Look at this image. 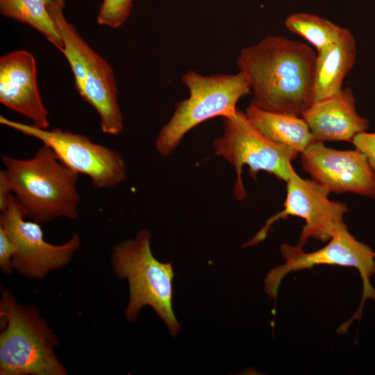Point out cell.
Masks as SVG:
<instances>
[{"label": "cell", "instance_id": "cell-1", "mask_svg": "<svg viewBox=\"0 0 375 375\" xmlns=\"http://www.w3.org/2000/svg\"><path fill=\"white\" fill-rule=\"evenodd\" d=\"M317 53L304 42L267 35L237 58L249 81L251 103L270 112L303 115L314 103Z\"/></svg>", "mask_w": 375, "mask_h": 375}, {"label": "cell", "instance_id": "cell-2", "mask_svg": "<svg viewBox=\"0 0 375 375\" xmlns=\"http://www.w3.org/2000/svg\"><path fill=\"white\" fill-rule=\"evenodd\" d=\"M1 161L26 216L38 223L77 218L78 174L62 164L50 147L43 144L28 159L2 154Z\"/></svg>", "mask_w": 375, "mask_h": 375}, {"label": "cell", "instance_id": "cell-3", "mask_svg": "<svg viewBox=\"0 0 375 375\" xmlns=\"http://www.w3.org/2000/svg\"><path fill=\"white\" fill-rule=\"evenodd\" d=\"M0 374L66 375L54 349L58 338L31 305L19 303L9 289L0 301Z\"/></svg>", "mask_w": 375, "mask_h": 375}, {"label": "cell", "instance_id": "cell-4", "mask_svg": "<svg viewBox=\"0 0 375 375\" xmlns=\"http://www.w3.org/2000/svg\"><path fill=\"white\" fill-rule=\"evenodd\" d=\"M151 237L149 231L142 230L134 238L115 245L111 255L112 269L119 278L128 283L126 320L135 322L142 308L149 306L176 337L181 326L172 308V262H161L153 256Z\"/></svg>", "mask_w": 375, "mask_h": 375}, {"label": "cell", "instance_id": "cell-5", "mask_svg": "<svg viewBox=\"0 0 375 375\" xmlns=\"http://www.w3.org/2000/svg\"><path fill=\"white\" fill-rule=\"evenodd\" d=\"M181 81L189 97L176 103L172 117L156 140V148L163 157L172 155L184 135L196 126L215 117L235 114L238 101L251 92L249 79L241 71L203 75L189 70L182 75Z\"/></svg>", "mask_w": 375, "mask_h": 375}, {"label": "cell", "instance_id": "cell-6", "mask_svg": "<svg viewBox=\"0 0 375 375\" xmlns=\"http://www.w3.org/2000/svg\"><path fill=\"white\" fill-rule=\"evenodd\" d=\"M65 0H48V9L60 34L65 56L79 95L97 111L103 133L116 135L124 128L118 89L110 65L95 52L69 22Z\"/></svg>", "mask_w": 375, "mask_h": 375}, {"label": "cell", "instance_id": "cell-7", "mask_svg": "<svg viewBox=\"0 0 375 375\" xmlns=\"http://www.w3.org/2000/svg\"><path fill=\"white\" fill-rule=\"evenodd\" d=\"M222 119L223 134L213 141L212 147L216 156L224 158L235 168V199L242 201L247 196L242 178L245 165L253 178L259 172L264 171L286 183L291 162L299 153L267 138L238 108L235 114Z\"/></svg>", "mask_w": 375, "mask_h": 375}, {"label": "cell", "instance_id": "cell-8", "mask_svg": "<svg viewBox=\"0 0 375 375\" xmlns=\"http://www.w3.org/2000/svg\"><path fill=\"white\" fill-rule=\"evenodd\" d=\"M280 252L285 262L272 268L264 279L265 292L271 298L276 299L283 279L290 272L328 265L356 268L362 279L360 304L352 317L344 323L346 326L349 327L353 321L361 317L366 300L375 302V289L370 282V278L375 274V251L356 240L346 224L338 227L327 244L318 250L306 252L299 244H283Z\"/></svg>", "mask_w": 375, "mask_h": 375}, {"label": "cell", "instance_id": "cell-9", "mask_svg": "<svg viewBox=\"0 0 375 375\" xmlns=\"http://www.w3.org/2000/svg\"><path fill=\"white\" fill-rule=\"evenodd\" d=\"M0 123L50 147L59 160L76 173L88 176L94 188H113L128 176L123 156L88 137L56 128L48 130L0 115Z\"/></svg>", "mask_w": 375, "mask_h": 375}, {"label": "cell", "instance_id": "cell-10", "mask_svg": "<svg viewBox=\"0 0 375 375\" xmlns=\"http://www.w3.org/2000/svg\"><path fill=\"white\" fill-rule=\"evenodd\" d=\"M286 185L284 208L270 217L265 226L242 247L257 245L266 239L274 223L290 216L305 220L297 244L302 247L310 238L328 242L336 228L345 224L344 216L348 211L347 204L330 200L331 192L328 190L312 179L301 178L292 165Z\"/></svg>", "mask_w": 375, "mask_h": 375}, {"label": "cell", "instance_id": "cell-11", "mask_svg": "<svg viewBox=\"0 0 375 375\" xmlns=\"http://www.w3.org/2000/svg\"><path fill=\"white\" fill-rule=\"evenodd\" d=\"M1 212L0 227L6 231L15 248L12 268L24 277L44 278L50 272L68 264L80 247L81 238L76 233L62 244L46 242L39 224L24 219L26 216L13 194Z\"/></svg>", "mask_w": 375, "mask_h": 375}, {"label": "cell", "instance_id": "cell-12", "mask_svg": "<svg viewBox=\"0 0 375 375\" xmlns=\"http://www.w3.org/2000/svg\"><path fill=\"white\" fill-rule=\"evenodd\" d=\"M301 154L302 169L331 193L375 199V173L360 150H338L313 141Z\"/></svg>", "mask_w": 375, "mask_h": 375}, {"label": "cell", "instance_id": "cell-13", "mask_svg": "<svg viewBox=\"0 0 375 375\" xmlns=\"http://www.w3.org/2000/svg\"><path fill=\"white\" fill-rule=\"evenodd\" d=\"M0 102L48 128L49 112L40 94L36 61L26 50H15L0 58Z\"/></svg>", "mask_w": 375, "mask_h": 375}, {"label": "cell", "instance_id": "cell-14", "mask_svg": "<svg viewBox=\"0 0 375 375\" xmlns=\"http://www.w3.org/2000/svg\"><path fill=\"white\" fill-rule=\"evenodd\" d=\"M301 117L307 122L314 141H348L367 131L369 122L356 109L350 88L333 97L315 102Z\"/></svg>", "mask_w": 375, "mask_h": 375}, {"label": "cell", "instance_id": "cell-15", "mask_svg": "<svg viewBox=\"0 0 375 375\" xmlns=\"http://www.w3.org/2000/svg\"><path fill=\"white\" fill-rule=\"evenodd\" d=\"M356 55L355 38L345 28L336 42L317 51L314 103L342 92L344 79L353 67Z\"/></svg>", "mask_w": 375, "mask_h": 375}, {"label": "cell", "instance_id": "cell-16", "mask_svg": "<svg viewBox=\"0 0 375 375\" xmlns=\"http://www.w3.org/2000/svg\"><path fill=\"white\" fill-rule=\"evenodd\" d=\"M244 112L253 126L267 138L299 154L314 141L302 117L264 110L251 103Z\"/></svg>", "mask_w": 375, "mask_h": 375}, {"label": "cell", "instance_id": "cell-17", "mask_svg": "<svg viewBox=\"0 0 375 375\" xmlns=\"http://www.w3.org/2000/svg\"><path fill=\"white\" fill-rule=\"evenodd\" d=\"M0 12L31 26L62 52V40L49 11L48 0H0Z\"/></svg>", "mask_w": 375, "mask_h": 375}, {"label": "cell", "instance_id": "cell-18", "mask_svg": "<svg viewBox=\"0 0 375 375\" xmlns=\"http://www.w3.org/2000/svg\"><path fill=\"white\" fill-rule=\"evenodd\" d=\"M285 25L290 32L310 43L317 51L336 42L344 30L327 19L306 12L289 15Z\"/></svg>", "mask_w": 375, "mask_h": 375}, {"label": "cell", "instance_id": "cell-19", "mask_svg": "<svg viewBox=\"0 0 375 375\" xmlns=\"http://www.w3.org/2000/svg\"><path fill=\"white\" fill-rule=\"evenodd\" d=\"M133 0H103L97 22L99 25L117 28L128 18Z\"/></svg>", "mask_w": 375, "mask_h": 375}, {"label": "cell", "instance_id": "cell-20", "mask_svg": "<svg viewBox=\"0 0 375 375\" xmlns=\"http://www.w3.org/2000/svg\"><path fill=\"white\" fill-rule=\"evenodd\" d=\"M15 253L14 244L6 231L0 227V267L4 274L12 273V259Z\"/></svg>", "mask_w": 375, "mask_h": 375}, {"label": "cell", "instance_id": "cell-21", "mask_svg": "<svg viewBox=\"0 0 375 375\" xmlns=\"http://www.w3.org/2000/svg\"><path fill=\"white\" fill-rule=\"evenodd\" d=\"M355 148L362 151L367 157L375 173V133L367 131L356 135L352 140Z\"/></svg>", "mask_w": 375, "mask_h": 375}, {"label": "cell", "instance_id": "cell-22", "mask_svg": "<svg viewBox=\"0 0 375 375\" xmlns=\"http://www.w3.org/2000/svg\"><path fill=\"white\" fill-rule=\"evenodd\" d=\"M12 190L6 176L5 169L0 171V210L2 211L6 206Z\"/></svg>", "mask_w": 375, "mask_h": 375}]
</instances>
